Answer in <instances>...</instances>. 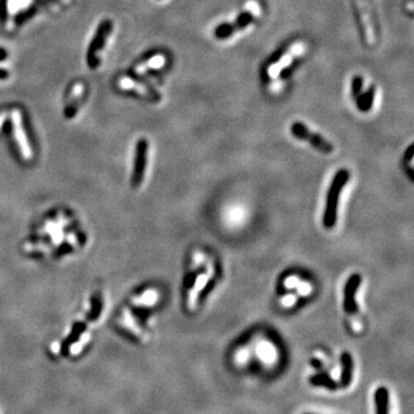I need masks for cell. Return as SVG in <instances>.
Wrapping results in <instances>:
<instances>
[{"label":"cell","mask_w":414,"mask_h":414,"mask_svg":"<svg viewBox=\"0 0 414 414\" xmlns=\"http://www.w3.org/2000/svg\"><path fill=\"white\" fill-rule=\"evenodd\" d=\"M350 173L346 169H339L335 174L333 181L329 185L328 192L326 197V207L324 213V226L327 229L334 228L337 222V210H338V200L341 192L349 181Z\"/></svg>","instance_id":"1"},{"label":"cell","mask_w":414,"mask_h":414,"mask_svg":"<svg viewBox=\"0 0 414 414\" xmlns=\"http://www.w3.org/2000/svg\"><path fill=\"white\" fill-rule=\"evenodd\" d=\"M290 131H291V135L293 137L300 140H305V142L312 145V146L318 151L326 153V154H329V153L334 151L333 144L328 142L324 136L319 135L314 131H310L308 129V127L303 122H293L291 124V127H290Z\"/></svg>","instance_id":"2"},{"label":"cell","mask_w":414,"mask_h":414,"mask_svg":"<svg viewBox=\"0 0 414 414\" xmlns=\"http://www.w3.org/2000/svg\"><path fill=\"white\" fill-rule=\"evenodd\" d=\"M111 31H112L111 21L105 20L99 24L96 35H94V38L91 40L88 53H86V62H88L90 68L94 69L98 67L99 62H100V60H99L97 57L98 52H100L104 48V46H105L107 37H109V35L111 34Z\"/></svg>","instance_id":"3"},{"label":"cell","mask_w":414,"mask_h":414,"mask_svg":"<svg viewBox=\"0 0 414 414\" xmlns=\"http://www.w3.org/2000/svg\"><path fill=\"white\" fill-rule=\"evenodd\" d=\"M252 21H253V15L251 12H243L242 14L237 16L234 22L231 23H222L215 28L214 35L218 39H227L229 38L231 35L239 30H243L244 28L247 27Z\"/></svg>","instance_id":"4"},{"label":"cell","mask_w":414,"mask_h":414,"mask_svg":"<svg viewBox=\"0 0 414 414\" xmlns=\"http://www.w3.org/2000/svg\"><path fill=\"white\" fill-rule=\"evenodd\" d=\"M361 275L358 273L352 274L347 279L344 285V299H343V308L347 314H354L358 310V305L355 301V293L361 284Z\"/></svg>","instance_id":"5"},{"label":"cell","mask_w":414,"mask_h":414,"mask_svg":"<svg viewBox=\"0 0 414 414\" xmlns=\"http://www.w3.org/2000/svg\"><path fill=\"white\" fill-rule=\"evenodd\" d=\"M13 124H14V132H15V138L18 140V143L20 145L21 152L24 158H30L31 156V150L30 146H29V143L26 137V134H24L23 129V124H22V118H21V114L19 111L13 112Z\"/></svg>","instance_id":"6"},{"label":"cell","mask_w":414,"mask_h":414,"mask_svg":"<svg viewBox=\"0 0 414 414\" xmlns=\"http://www.w3.org/2000/svg\"><path fill=\"white\" fill-rule=\"evenodd\" d=\"M341 365H342V372H341V378H339L338 387L347 388V387H350V384L352 383V380H353V372H354L353 358H352V355L351 353H349V352H343L342 353Z\"/></svg>","instance_id":"7"},{"label":"cell","mask_w":414,"mask_h":414,"mask_svg":"<svg viewBox=\"0 0 414 414\" xmlns=\"http://www.w3.org/2000/svg\"><path fill=\"white\" fill-rule=\"evenodd\" d=\"M374 403L376 414H389V391L386 387L376 389Z\"/></svg>","instance_id":"8"},{"label":"cell","mask_w":414,"mask_h":414,"mask_svg":"<svg viewBox=\"0 0 414 414\" xmlns=\"http://www.w3.org/2000/svg\"><path fill=\"white\" fill-rule=\"evenodd\" d=\"M374 98H375V86L371 85L370 88L365 91V92H361L357 97V99H354L357 109L360 112H364V113L371 111L373 104H374Z\"/></svg>","instance_id":"9"},{"label":"cell","mask_w":414,"mask_h":414,"mask_svg":"<svg viewBox=\"0 0 414 414\" xmlns=\"http://www.w3.org/2000/svg\"><path fill=\"white\" fill-rule=\"evenodd\" d=\"M309 383L314 387H324L328 390H336L338 388V384L336 381H334L330 378L329 374L325 372L317 373V374L309 376Z\"/></svg>","instance_id":"10"},{"label":"cell","mask_w":414,"mask_h":414,"mask_svg":"<svg viewBox=\"0 0 414 414\" xmlns=\"http://www.w3.org/2000/svg\"><path fill=\"white\" fill-rule=\"evenodd\" d=\"M83 90H84V88H83L82 84H77L74 86L72 98H70V101L68 104L67 109H66V117L67 118H72L76 114L78 104H80L83 94Z\"/></svg>","instance_id":"11"},{"label":"cell","mask_w":414,"mask_h":414,"mask_svg":"<svg viewBox=\"0 0 414 414\" xmlns=\"http://www.w3.org/2000/svg\"><path fill=\"white\" fill-rule=\"evenodd\" d=\"M206 273V268L205 266H199L196 271H193L190 273V274L185 277V281H184V285H185V289H191L194 283L197 282L198 277H199L201 274H205Z\"/></svg>","instance_id":"12"},{"label":"cell","mask_w":414,"mask_h":414,"mask_svg":"<svg viewBox=\"0 0 414 414\" xmlns=\"http://www.w3.org/2000/svg\"><path fill=\"white\" fill-rule=\"evenodd\" d=\"M363 85H364V78L361 76H354L351 83V94L353 99H357L360 93L363 92Z\"/></svg>","instance_id":"13"},{"label":"cell","mask_w":414,"mask_h":414,"mask_svg":"<svg viewBox=\"0 0 414 414\" xmlns=\"http://www.w3.org/2000/svg\"><path fill=\"white\" fill-rule=\"evenodd\" d=\"M35 13V8H30V10H27L24 12H21V13L18 15V18H16V24H21L23 23L24 21H26L28 18H30V16Z\"/></svg>","instance_id":"14"},{"label":"cell","mask_w":414,"mask_h":414,"mask_svg":"<svg viewBox=\"0 0 414 414\" xmlns=\"http://www.w3.org/2000/svg\"><path fill=\"white\" fill-rule=\"evenodd\" d=\"M7 5H10V0H2L0 2V16H2V20L5 21L7 16Z\"/></svg>","instance_id":"15"},{"label":"cell","mask_w":414,"mask_h":414,"mask_svg":"<svg viewBox=\"0 0 414 414\" xmlns=\"http://www.w3.org/2000/svg\"><path fill=\"white\" fill-rule=\"evenodd\" d=\"M414 157V145L411 144L408 148L404 153V161H412Z\"/></svg>","instance_id":"16"},{"label":"cell","mask_w":414,"mask_h":414,"mask_svg":"<svg viewBox=\"0 0 414 414\" xmlns=\"http://www.w3.org/2000/svg\"><path fill=\"white\" fill-rule=\"evenodd\" d=\"M10 76V74H8L7 70L0 68V80H6Z\"/></svg>","instance_id":"17"},{"label":"cell","mask_w":414,"mask_h":414,"mask_svg":"<svg viewBox=\"0 0 414 414\" xmlns=\"http://www.w3.org/2000/svg\"><path fill=\"white\" fill-rule=\"evenodd\" d=\"M7 58V52L4 48H0V61L5 60Z\"/></svg>","instance_id":"18"},{"label":"cell","mask_w":414,"mask_h":414,"mask_svg":"<svg viewBox=\"0 0 414 414\" xmlns=\"http://www.w3.org/2000/svg\"><path fill=\"white\" fill-rule=\"evenodd\" d=\"M6 119V114H2L0 115V127H2V124L4 123V120Z\"/></svg>","instance_id":"19"},{"label":"cell","mask_w":414,"mask_h":414,"mask_svg":"<svg viewBox=\"0 0 414 414\" xmlns=\"http://www.w3.org/2000/svg\"><path fill=\"white\" fill-rule=\"evenodd\" d=\"M307 414H309V413H307Z\"/></svg>","instance_id":"20"}]
</instances>
